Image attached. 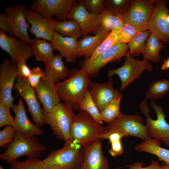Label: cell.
<instances>
[{
  "label": "cell",
  "instance_id": "cell-1",
  "mask_svg": "<svg viewBox=\"0 0 169 169\" xmlns=\"http://www.w3.org/2000/svg\"><path fill=\"white\" fill-rule=\"evenodd\" d=\"M68 76V79L55 83V87L61 100L73 110H78L92 82L84 66L71 69Z\"/></svg>",
  "mask_w": 169,
  "mask_h": 169
},
{
  "label": "cell",
  "instance_id": "cell-33",
  "mask_svg": "<svg viewBox=\"0 0 169 169\" xmlns=\"http://www.w3.org/2000/svg\"><path fill=\"white\" fill-rule=\"evenodd\" d=\"M150 32L149 30L142 31L137 34L127 44L130 53L133 56H136L142 53L148 39Z\"/></svg>",
  "mask_w": 169,
  "mask_h": 169
},
{
  "label": "cell",
  "instance_id": "cell-49",
  "mask_svg": "<svg viewBox=\"0 0 169 169\" xmlns=\"http://www.w3.org/2000/svg\"><path fill=\"white\" fill-rule=\"evenodd\" d=\"M161 169H169V164L164 163L163 164L161 165Z\"/></svg>",
  "mask_w": 169,
  "mask_h": 169
},
{
  "label": "cell",
  "instance_id": "cell-22",
  "mask_svg": "<svg viewBox=\"0 0 169 169\" xmlns=\"http://www.w3.org/2000/svg\"><path fill=\"white\" fill-rule=\"evenodd\" d=\"M36 95L46 112L52 111L61 100L58 95L55 84L42 78L34 88Z\"/></svg>",
  "mask_w": 169,
  "mask_h": 169
},
{
  "label": "cell",
  "instance_id": "cell-20",
  "mask_svg": "<svg viewBox=\"0 0 169 169\" xmlns=\"http://www.w3.org/2000/svg\"><path fill=\"white\" fill-rule=\"evenodd\" d=\"M25 15L27 21L30 25L29 32L35 38L50 42L54 31L51 23V19H46L31 9L26 10Z\"/></svg>",
  "mask_w": 169,
  "mask_h": 169
},
{
  "label": "cell",
  "instance_id": "cell-36",
  "mask_svg": "<svg viewBox=\"0 0 169 169\" xmlns=\"http://www.w3.org/2000/svg\"><path fill=\"white\" fill-rule=\"evenodd\" d=\"M114 13L106 8L100 14V28L108 32L112 31Z\"/></svg>",
  "mask_w": 169,
  "mask_h": 169
},
{
  "label": "cell",
  "instance_id": "cell-30",
  "mask_svg": "<svg viewBox=\"0 0 169 169\" xmlns=\"http://www.w3.org/2000/svg\"><path fill=\"white\" fill-rule=\"evenodd\" d=\"M79 109L87 113L97 123L101 125L103 124V121L101 118L100 112L88 91L81 102Z\"/></svg>",
  "mask_w": 169,
  "mask_h": 169
},
{
  "label": "cell",
  "instance_id": "cell-8",
  "mask_svg": "<svg viewBox=\"0 0 169 169\" xmlns=\"http://www.w3.org/2000/svg\"><path fill=\"white\" fill-rule=\"evenodd\" d=\"M107 133L118 131L125 137L133 136L144 141L151 138L149 135L141 117L138 115H129L121 113L105 127Z\"/></svg>",
  "mask_w": 169,
  "mask_h": 169
},
{
  "label": "cell",
  "instance_id": "cell-52",
  "mask_svg": "<svg viewBox=\"0 0 169 169\" xmlns=\"http://www.w3.org/2000/svg\"><path fill=\"white\" fill-rule=\"evenodd\" d=\"M0 169H4L1 166H0Z\"/></svg>",
  "mask_w": 169,
  "mask_h": 169
},
{
  "label": "cell",
  "instance_id": "cell-21",
  "mask_svg": "<svg viewBox=\"0 0 169 169\" xmlns=\"http://www.w3.org/2000/svg\"><path fill=\"white\" fill-rule=\"evenodd\" d=\"M83 148L84 157L80 169H109L108 161L103 153L100 140Z\"/></svg>",
  "mask_w": 169,
  "mask_h": 169
},
{
  "label": "cell",
  "instance_id": "cell-40",
  "mask_svg": "<svg viewBox=\"0 0 169 169\" xmlns=\"http://www.w3.org/2000/svg\"><path fill=\"white\" fill-rule=\"evenodd\" d=\"M84 5L90 13L100 14L105 8V0H83Z\"/></svg>",
  "mask_w": 169,
  "mask_h": 169
},
{
  "label": "cell",
  "instance_id": "cell-34",
  "mask_svg": "<svg viewBox=\"0 0 169 169\" xmlns=\"http://www.w3.org/2000/svg\"><path fill=\"white\" fill-rule=\"evenodd\" d=\"M122 29L118 31H112L111 32L100 44L91 54L90 57L86 59L90 60H93L100 54L112 47L116 43Z\"/></svg>",
  "mask_w": 169,
  "mask_h": 169
},
{
  "label": "cell",
  "instance_id": "cell-11",
  "mask_svg": "<svg viewBox=\"0 0 169 169\" xmlns=\"http://www.w3.org/2000/svg\"><path fill=\"white\" fill-rule=\"evenodd\" d=\"M129 53L127 44L116 43L94 60H90L85 59L82 61V66L85 68L90 77L95 76L106 64L120 61L122 57H125Z\"/></svg>",
  "mask_w": 169,
  "mask_h": 169
},
{
  "label": "cell",
  "instance_id": "cell-25",
  "mask_svg": "<svg viewBox=\"0 0 169 169\" xmlns=\"http://www.w3.org/2000/svg\"><path fill=\"white\" fill-rule=\"evenodd\" d=\"M110 33L99 28L96 34L87 35L78 41L77 49V57L85 56L89 58L93 52L98 48Z\"/></svg>",
  "mask_w": 169,
  "mask_h": 169
},
{
  "label": "cell",
  "instance_id": "cell-31",
  "mask_svg": "<svg viewBox=\"0 0 169 169\" xmlns=\"http://www.w3.org/2000/svg\"><path fill=\"white\" fill-rule=\"evenodd\" d=\"M122 96L117 97L107 105L100 112V117L103 121L108 124L119 116L121 113L120 109Z\"/></svg>",
  "mask_w": 169,
  "mask_h": 169
},
{
  "label": "cell",
  "instance_id": "cell-32",
  "mask_svg": "<svg viewBox=\"0 0 169 169\" xmlns=\"http://www.w3.org/2000/svg\"><path fill=\"white\" fill-rule=\"evenodd\" d=\"M169 90V80L160 79L150 85L146 92V98L151 100L161 98Z\"/></svg>",
  "mask_w": 169,
  "mask_h": 169
},
{
  "label": "cell",
  "instance_id": "cell-45",
  "mask_svg": "<svg viewBox=\"0 0 169 169\" xmlns=\"http://www.w3.org/2000/svg\"><path fill=\"white\" fill-rule=\"evenodd\" d=\"M144 163L137 161L133 164L129 165L127 169H161V166L155 161H152L148 166L144 167Z\"/></svg>",
  "mask_w": 169,
  "mask_h": 169
},
{
  "label": "cell",
  "instance_id": "cell-53",
  "mask_svg": "<svg viewBox=\"0 0 169 169\" xmlns=\"http://www.w3.org/2000/svg\"><path fill=\"white\" fill-rule=\"evenodd\" d=\"M168 3L169 4V0L168 1Z\"/></svg>",
  "mask_w": 169,
  "mask_h": 169
},
{
  "label": "cell",
  "instance_id": "cell-27",
  "mask_svg": "<svg viewBox=\"0 0 169 169\" xmlns=\"http://www.w3.org/2000/svg\"><path fill=\"white\" fill-rule=\"evenodd\" d=\"M36 61L41 62L45 64L54 57V50L51 43L47 40L34 38L31 39L30 43Z\"/></svg>",
  "mask_w": 169,
  "mask_h": 169
},
{
  "label": "cell",
  "instance_id": "cell-26",
  "mask_svg": "<svg viewBox=\"0 0 169 169\" xmlns=\"http://www.w3.org/2000/svg\"><path fill=\"white\" fill-rule=\"evenodd\" d=\"M160 141L150 139L137 145L135 149L138 152L150 153L156 156L159 161L169 164V150L161 147Z\"/></svg>",
  "mask_w": 169,
  "mask_h": 169
},
{
  "label": "cell",
  "instance_id": "cell-46",
  "mask_svg": "<svg viewBox=\"0 0 169 169\" xmlns=\"http://www.w3.org/2000/svg\"><path fill=\"white\" fill-rule=\"evenodd\" d=\"M114 13L112 31H118L124 27L126 23L122 13L119 12Z\"/></svg>",
  "mask_w": 169,
  "mask_h": 169
},
{
  "label": "cell",
  "instance_id": "cell-39",
  "mask_svg": "<svg viewBox=\"0 0 169 169\" xmlns=\"http://www.w3.org/2000/svg\"><path fill=\"white\" fill-rule=\"evenodd\" d=\"M10 108L3 100H0V127L5 125L13 126L14 119L11 115Z\"/></svg>",
  "mask_w": 169,
  "mask_h": 169
},
{
  "label": "cell",
  "instance_id": "cell-42",
  "mask_svg": "<svg viewBox=\"0 0 169 169\" xmlns=\"http://www.w3.org/2000/svg\"><path fill=\"white\" fill-rule=\"evenodd\" d=\"M44 78V71L38 66L31 69L30 74L27 80L30 85L34 89L38 86L41 79Z\"/></svg>",
  "mask_w": 169,
  "mask_h": 169
},
{
  "label": "cell",
  "instance_id": "cell-9",
  "mask_svg": "<svg viewBox=\"0 0 169 169\" xmlns=\"http://www.w3.org/2000/svg\"><path fill=\"white\" fill-rule=\"evenodd\" d=\"M155 7L152 0L131 1L123 14L125 21L141 31L147 30L148 22Z\"/></svg>",
  "mask_w": 169,
  "mask_h": 169
},
{
  "label": "cell",
  "instance_id": "cell-13",
  "mask_svg": "<svg viewBox=\"0 0 169 169\" xmlns=\"http://www.w3.org/2000/svg\"><path fill=\"white\" fill-rule=\"evenodd\" d=\"M13 88L24 100L32 120L35 124L42 127L44 125V110L38 101L34 89L29 84L27 79L18 76Z\"/></svg>",
  "mask_w": 169,
  "mask_h": 169
},
{
  "label": "cell",
  "instance_id": "cell-2",
  "mask_svg": "<svg viewBox=\"0 0 169 169\" xmlns=\"http://www.w3.org/2000/svg\"><path fill=\"white\" fill-rule=\"evenodd\" d=\"M84 157L83 147L72 140L51 151L42 161L46 169H80Z\"/></svg>",
  "mask_w": 169,
  "mask_h": 169
},
{
  "label": "cell",
  "instance_id": "cell-15",
  "mask_svg": "<svg viewBox=\"0 0 169 169\" xmlns=\"http://www.w3.org/2000/svg\"><path fill=\"white\" fill-rule=\"evenodd\" d=\"M27 9L26 6L22 4L6 7L4 11L14 36L30 44L31 39L29 36L28 30L30 25L26 17L25 11Z\"/></svg>",
  "mask_w": 169,
  "mask_h": 169
},
{
  "label": "cell",
  "instance_id": "cell-12",
  "mask_svg": "<svg viewBox=\"0 0 169 169\" xmlns=\"http://www.w3.org/2000/svg\"><path fill=\"white\" fill-rule=\"evenodd\" d=\"M74 0H36L30 7L44 18L51 19L55 16L59 21L66 20Z\"/></svg>",
  "mask_w": 169,
  "mask_h": 169
},
{
  "label": "cell",
  "instance_id": "cell-37",
  "mask_svg": "<svg viewBox=\"0 0 169 169\" xmlns=\"http://www.w3.org/2000/svg\"><path fill=\"white\" fill-rule=\"evenodd\" d=\"M141 32L132 25L126 23L116 43L128 44Z\"/></svg>",
  "mask_w": 169,
  "mask_h": 169
},
{
  "label": "cell",
  "instance_id": "cell-47",
  "mask_svg": "<svg viewBox=\"0 0 169 169\" xmlns=\"http://www.w3.org/2000/svg\"><path fill=\"white\" fill-rule=\"evenodd\" d=\"M0 28L8 33L10 36L13 37L14 34L7 19L6 14L5 13H0Z\"/></svg>",
  "mask_w": 169,
  "mask_h": 169
},
{
  "label": "cell",
  "instance_id": "cell-6",
  "mask_svg": "<svg viewBox=\"0 0 169 169\" xmlns=\"http://www.w3.org/2000/svg\"><path fill=\"white\" fill-rule=\"evenodd\" d=\"M150 61L143 59L142 60L135 59L130 53L125 57V62L120 67L109 70L107 75L109 78L115 74L120 78L121 84L120 91L138 79L145 71L151 72L153 69Z\"/></svg>",
  "mask_w": 169,
  "mask_h": 169
},
{
  "label": "cell",
  "instance_id": "cell-19",
  "mask_svg": "<svg viewBox=\"0 0 169 169\" xmlns=\"http://www.w3.org/2000/svg\"><path fill=\"white\" fill-rule=\"evenodd\" d=\"M12 109L15 115L13 127L16 131L29 137L43 135V131L40 127L32 123L28 119L21 97L19 98L18 104L14 105Z\"/></svg>",
  "mask_w": 169,
  "mask_h": 169
},
{
  "label": "cell",
  "instance_id": "cell-23",
  "mask_svg": "<svg viewBox=\"0 0 169 169\" xmlns=\"http://www.w3.org/2000/svg\"><path fill=\"white\" fill-rule=\"evenodd\" d=\"M78 39L63 36L54 31L50 42L54 50L59 51L67 63H74L77 57Z\"/></svg>",
  "mask_w": 169,
  "mask_h": 169
},
{
  "label": "cell",
  "instance_id": "cell-44",
  "mask_svg": "<svg viewBox=\"0 0 169 169\" xmlns=\"http://www.w3.org/2000/svg\"><path fill=\"white\" fill-rule=\"evenodd\" d=\"M110 143L111 144V147L108 151L111 156L116 157L123 154V148L121 140L115 141Z\"/></svg>",
  "mask_w": 169,
  "mask_h": 169
},
{
  "label": "cell",
  "instance_id": "cell-10",
  "mask_svg": "<svg viewBox=\"0 0 169 169\" xmlns=\"http://www.w3.org/2000/svg\"><path fill=\"white\" fill-rule=\"evenodd\" d=\"M155 4L154 9L148 23V30L156 36L163 44L169 43V23L167 18L169 8L168 1L164 0H153Z\"/></svg>",
  "mask_w": 169,
  "mask_h": 169
},
{
  "label": "cell",
  "instance_id": "cell-7",
  "mask_svg": "<svg viewBox=\"0 0 169 169\" xmlns=\"http://www.w3.org/2000/svg\"><path fill=\"white\" fill-rule=\"evenodd\" d=\"M147 99L143 100L140 104V110L146 116V126L151 137H153L163 142L169 146V124L166 121L165 114L162 107L152 101L150 106L155 112L157 119L153 120L149 116L150 110L147 104Z\"/></svg>",
  "mask_w": 169,
  "mask_h": 169
},
{
  "label": "cell",
  "instance_id": "cell-24",
  "mask_svg": "<svg viewBox=\"0 0 169 169\" xmlns=\"http://www.w3.org/2000/svg\"><path fill=\"white\" fill-rule=\"evenodd\" d=\"M63 57L56 54L47 64H45V78L51 82L55 84L67 79L69 71L65 65Z\"/></svg>",
  "mask_w": 169,
  "mask_h": 169
},
{
  "label": "cell",
  "instance_id": "cell-16",
  "mask_svg": "<svg viewBox=\"0 0 169 169\" xmlns=\"http://www.w3.org/2000/svg\"><path fill=\"white\" fill-rule=\"evenodd\" d=\"M0 47L10 55L11 60L16 65L21 60H27L33 55L29 43L16 38L8 36L6 32L0 29Z\"/></svg>",
  "mask_w": 169,
  "mask_h": 169
},
{
  "label": "cell",
  "instance_id": "cell-38",
  "mask_svg": "<svg viewBox=\"0 0 169 169\" xmlns=\"http://www.w3.org/2000/svg\"><path fill=\"white\" fill-rule=\"evenodd\" d=\"M131 1L129 0H105V7L114 12L123 14L127 9Z\"/></svg>",
  "mask_w": 169,
  "mask_h": 169
},
{
  "label": "cell",
  "instance_id": "cell-17",
  "mask_svg": "<svg viewBox=\"0 0 169 169\" xmlns=\"http://www.w3.org/2000/svg\"><path fill=\"white\" fill-rule=\"evenodd\" d=\"M18 76L16 65L11 60L4 59L0 65V100L10 108L14 105V97L12 95V90Z\"/></svg>",
  "mask_w": 169,
  "mask_h": 169
},
{
  "label": "cell",
  "instance_id": "cell-43",
  "mask_svg": "<svg viewBox=\"0 0 169 169\" xmlns=\"http://www.w3.org/2000/svg\"><path fill=\"white\" fill-rule=\"evenodd\" d=\"M25 59L21 60L16 64L18 76L27 79L29 76L31 69L27 65Z\"/></svg>",
  "mask_w": 169,
  "mask_h": 169
},
{
  "label": "cell",
  "instance_id": "cell-48",
  "mask_svg": "<svg viewBox=\"0 0 169 169\" xmlns=\"http://www.w3.org/2000/svg\"><path fill=\"white\" fill-rule=\"evenodd\" d=\"M163 63L162 64L161 69L163 70H166L169 69V57L166 59L163 60Z\"/></svg>",
  "mask_w": 169,
  "mask_h": 169
},
{
  "label": "cell",
  "instance_id": "cell-41",
  "mask_svg": "<svg viewBox=\"0 0 169 169\" xmlns=\"http://www.w3.org/2000/svg\"><path fill=\"white\" fill-rule=\"evenodd\" d=\"M16 130L13 126L6 125L0 131V146L3 147L10 144L13 141Z\"/></svg>",
  "mask_w": 169,
  "mask_h": 169
},
{
  "label": "cell",
  "instance_id": "cell-5",
  "mask_svg": "<svg viewBox=\"0 0 169 169\" xmlns=\"http://www.w3.org/2000/svg\"><path fill=\"white\" fill-rule=\"evenodd\" d=\"M70 106L59 102L49 112L44 110V124L49 125L57 138L65 143L72 141L71 129L75 114Z\"/></svg>",
  "mask_w": 169,
  "mask_h": 169
},
{
  "label": "cell",
  "instance_id": "cell-35",
  "mask_svg": "<svg viewBox=\"0 0 169 169\" xmlns=\"http://www.w3.org/2000/svg\"><path fill=\"white\" fill-rule=\"evenodd\" d=\"M9 169H46L42 160L38 158H28L24 161H17Z\"/></svg>",
  "mask_w": 169,
  "mask_h": 169
},
{
  "label": "cell",
  "instance_id": "cell-3",
  "mask_svg": "<svg viewBox=\"0 0 169 169\" xmlns=\"http://www.w3.org/2000/svg\"><path fill=\"white\" fill-rule=\"evenodd\" d=\"M106 133L105 127L97 123L86 112L78 110L71 127L73 141L84 147L96 140L105 139Z\"/></svg>",
  "mask_w": 169,
  "mask_h": 169
},
{
  "label": "cell",
  "instance_id": "cell-14",
  "mask_svg": "<svg viewBox=\"0 0 169 169\" xmlns=\"http://www.w3.org/2000/svg\"><path fill=\"white\" fill-rule=\"evenodd\" d=\"M67 19L77 22L82 31L84 37L90 33L95 35L100 28V14L89 12L83 0H75Z\"/></svg>",
  "mask_w": 169,
  "mask_h": 169
},
{
  "label": "cell",
  "instance_id": "cell-18",
  "mask_svg": "<svg viewBox=\"0 0 169 169\" xmlns=\"http://www.w3.org/2000/svg\"><path fill=\"white\" fill-rule=\"evenodd\" d=\"M113 84L111 78L102 83L92 82L89 87L88 91L100 112L112 100L122 96L120 91L114 88Z\"/></svg>",
  "mask_w": 169,
  "mask_h": 169
},
{
  "label": "cell",
  "instance_id": "cell-50",
  "mask_svg": "<svg viewBox=\"0 0 169 169\" xmlns=\"http://www.w3.org/2000/svg\"><path fill=\"white\" fill-rule=\"evenodd\" d=\"M167 20L168 21V22L169 23V14L168 15L167 18Z\"/></svg>",
  "mask_w": 169,
  "mask_h": 169
},
{
  "label": "cell",
  "instance_id": "cell-29",
  "mask_svg": "<svg viewBox=\"0 0 169 169\" xmlns=\"http://www.w3.org/2000/svg\"><path fill=\"white\" fill-rule=\"evenodd\" d=\"M164 47V44L155 35L151 33L142 53L143 59L154 63L159 62L161 59L159 52Z\"/></svg>",
  "mask_w": 169,
  "mask_h": 169
},
{
  "label": "cell",
  "instance_id": "cell-28",
  "mask_svg": "<svg viewBox=\"0 0 169 169\" xmlns=\"http://www.w3.org/2000/svg\"><path fill=\"white\" fill-rule=\"evenodd\" d=\"M51 23L54 31L63 36L78 39L83 36L79 25L73 20L57 21L52 18L51 19Z\"/></svg>",
  "mask_w": 169,
  "mask_h": 169
},
{
  "label": "cell",
  "instance_id": "cell-51",
  "mask_svg": "<svg viewBox=\"0 0 169 169\" xmlns=\"http://www.w3.org/2000/svg\"><path fill=\"white\" fill-rule=\"evenodd\" d=\"M121 167H118L116 168H113L112 169H121Z\"/></svg>",
  "mask_w": 169,
  "mask_h": 169
},
{
  "label": "cell",
  "instance_id": "cell-4",
  "mask_svg": "<svg viewBox=\"0 0 169 169\" xmlns=\"http://www.w3.org/2000/svg\"><path fill=\"white\" fill-rule=\"evenodd\" d=\"M48 150L49 149L41 144L37 137H28L16 131L12 141L7 145L6 151L0 154V158L11 165L23 156L40 158V152Z\"/></svg>",
  "mask_w": 169,
  "mask_h": 169
}]
</instances>
